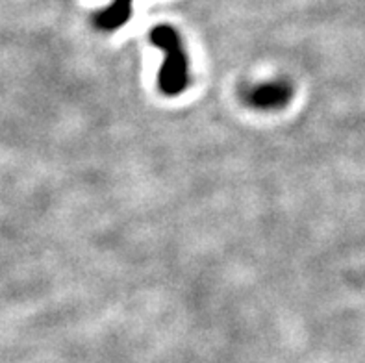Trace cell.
Segmentation results:
<instances>
[{
  "instance_id": "obj_1",
  "label": "cell",
  "mask_w": 365,
  "mask_h": 363,
  "mask_svg": "<svg viewBox=\"0 0 365 363\" xmlns=\"http://www.w3.org/2000/svg\"><path fill=\"white\" fill-rule=\"evenodd\" d=\"M150 41L165 54V63L160 71V89L169 97L180 95L187 88V56L182 46L180 36L171 26H156L150 32Z\"/></svg>"
},
{
  "instance_id": "obj_2",
  "label": "cell",
  "mask_w": 365,
  "mask_h": 363,
  "mask_svg": "<svg viewBox=\"0 0 365 363\" xmlns=\"http://www.w3.org/2000/svg\"><path fill=\"white\" fill-rule=\"evenodd\" d=\"M243 98L249 106L258 108V110H277L292 101V86L286 80L259 83V86L245 89Z\"/></svg>"
},
{
  "instance_id": "obj_3",
  "label": "cell",
  "mask_w": 365,
  "mask_h": 363,
  "mask_svg": "<svg viewBox=\"0 0 365 363\" xmlns=\"http://www.w3.org/2000/svg\"><path fill=\"white\" fill-rule=\"evenodd\" d=\"M130 15H132V0H113L106 9H102L95 17V24L101 30L111 32L128 23Z\"/></svg>"
}]
</instances>
